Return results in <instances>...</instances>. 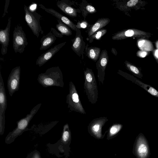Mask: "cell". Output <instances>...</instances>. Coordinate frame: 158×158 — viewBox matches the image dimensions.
Here are the masks:
<instances>
[{
    "mask_svg": "<svg viewBox=\"0 0 158 158\" xmlns=\"http://www.w3.org/2000/svg\"><path fill=\"white\" fill-rule=\"evenodd\" d=\"M30 158H40L39 153L35 152L33 153Z\"/></svg>",
    "mask_w": 158,
    "mask_h": 158,
    "instance_id": "obj_34",
    "label": "cell"
},
{
    "mask_svg": "<svg viewBox=\"0 0 158 158\" xmlns=\"http://www.w3.org/2000/svg\"><path fill=\"white\" fill-rule=\"evenodd\" d=\"M107 32V30L106 29H102L93 34L89 37H87V40H89L90 43L93 42L94 39L100 40Z\"/></svg>",
    "mask_w": 158,
    "mask_h": 158,
    "instance_id": "obj_27",
    "label": "cell"
},
{
    "mask_svg": "<svg viewBox=\"0 0 158 158\" xmlns=\"http://www.w3.org/2000/svg\"><path fill=\"white\" fill-rule=\"evenodd\" d=\"M123 127V125L118 123L112 125L107 131V139L109 140L115 137L121 130Z\"/></svg>",
    "mask_w": 158,
    "mask_h": 158,
    "instance_id": "obj_22",
    "label": "cell"
},
{
    "mask_svg": "<svg viewBox=\"0 0 158 158\" xmlns=\"http://www.w3.org/2000/svg\"><path fill=\"white\" fill-rule=\"evenodd\" d=\"M109 60L107 51L106 49L102 50L99 58L96 63L97 70V76L99 83L103 84L105 80V70Z\"/></svg>",
    "mask_w": 158,
    "mask_h": 158,
    "instance_id": "obj_11",
    "label": "cell"
},
{
    "mask_svg": "<svg viewBox=\"0 0 158 158\" xmlns=\"http://www.w3.org/2000/svg\"><path fill=\"white\" fill-rule=\"evenodd\" d=\"M108 120V119L105 117H100L93 119L88 126V131L89 134L98 139H103L107 131L102 135V128Z\"/></svg>",
    "mask_w": 158,
    "mask_h": 158,
    "instance_id": "obj_8",
    "label": "cell"
},
{
    "mask_svg": "<svg viewBox=\"0 0 158 158\" xmlns=\"http://www.w3.org/2000/svg\"><path fill=\"white\" fill-rule=\"evenodd\" d=\"M24 18L27 25L34 34L38 38L40 33L41 34L44 33L40 24L41 15L36 11L32 10L25 5H24Z\"/></svg>",
    "mask_w": 158,
    "mask_h": 158,
    "instance_id": "obj_4",
    "label": "cell"
},
{
    "mask_svg": "<svg viewBox=\"0 0 158 158\" xmlns=\"http://www.w3.org/2000/svg\"><path fill=\"white\" fill-rule=\"evenodd\" d=\"M21 74L20 66L14 68L10 73L7 81V87L9 94L12 97L19 89Z\"/></svg>",
    "mask_w": 158,
    "mask_h": 158,
    "instance_id": "obj_10",
    "label": "cell"
},
{
    "mask_svg": "<svg viewBox=\"0 0 158 158\" xmlns=\"http://www.w3.org/2000/svg\"><path fill=\"white\" fill-rule=\"evenodd\" d=\"M37 80L39 83L45 88L51 86L63 87L64 85L62 73L59 66L48 69L45 73L38 75Z\"/></svg>",
    "mask_w": 158,
    "mask_h": 158,
    "instance_id": "obj_1",
    "label": "cell"
},
{
    "mask_svg": "<svg viewBox=\"0 0 158 158\" xmlns=\"http://www.w3.org/2000/svg\"><path fill=\"white\" fill-rule=\"evenodd\" d=\"M13 47L15 53H22L28 44L26 34L22 27L19 25L16 26L13 33Z\"/></svg>",
    "mask_w": 158,
    "mask_h": 158,
    "instance_id": "obj_6",
    "label": "cell"
},
{
    "mask_svg": "<svg viewBox=\"0 0 158 158\" xmlns=\"http://www.w3.org/2000/svg\"><path fill=\"white\" fill-rule=\"evenodd\" d=\"M112 53L115 56H116L117 54V52L116 50L113 48H112L111 50Z\"/></svg>",
    "mask_w": 158,
    "mask_h": 158,
    "instance_id": "obj_35",
    "label": "cell"
},
{
    "mask_svg": "<svg viewBox=\"0 0 158 158\" xmlns=\"http://www.w3.org/2000/svg\"><path fill=\"white\" fill-rule=\"evenodd\" d=\"M66 43V42H64L56 45L42 54L37 59L36 65H38L39 67L42 66L51 59Z\"/></svg>",
    "mask_w": 158,
    "mask_h": 158,
    "instance_id": "obj_14",
    "label": "cell"
},
{
    "mask_svg": "<svg viewBox=\"0 0 158 158\" xmlns=\"http://www.w3.org/2000/svg\"><path fill=\"white\" fill-rule=\"evenodd\" d=\"M7 106V100L2 77L0 71V133L3 134L5 123V113Z\"/></svg>",
    "mask_w": 158,
    "mask_h": 158,
    "instance_id": "obj_9",
    "label": "cell"
},
{
    "mask_svg": "<svg viewBox=\"0 0 158 158\" xmlns=\"http://www.w3.org/2000/svg\"><path fill=\"white\" fill-rule=\"evenodd\" d=\"M157 62L158 64V59L157 60Z\"/></svg>",
    "mask_w": 158,
    "mask_h": 158,
    "instance_id": "obj_38",
    "label": "cell"
},
{
    "mask_svg": "<svg viewBox=\"0 0 158 158\" xmlns=\"http://www.w3.org/2000/svg\"><path fill=\"white\" fill-rule=\"evenodd\" d=\"M84 88L89 101L96 103L98 98V86L95 77L92 69L87 68L84 71Z\"/></svg>",
    "mask_w": 158,
    "mask_h": 158,
    "instance_id": "obj_2",
    "label": "cell"
},
{
    "mask_svg": "<svg viewBox=\"0 0 158 158\" xmlns=\"http://www.w3.org/2000/svg\"><path fill=\"white\" fill-rule=\"evenodd\" d=\"M85 54L90 59L96 62L98 59L101 53V48L96 47H89L87 44L85 48Z\"/></svg>",
    "mask_w": 158,
    "mask_h": 158,
    "instance_id": "obj_21",
    "label": "cell"
},
{
    "mask_svg": "<svg viewBox=\"0 0 158 158\" xmlns=\"http://www.w3.org/2000/svg\"><path fill=\"white\" fill-rule=\"evenodd\" d=\"M117 73L140 86L152 96L158 98V91L151 86L143 82L133 76L119 70Z\"/></svg>",
    "mask_w": 158,
    "mask_h": 158,
    "instance_id": "obj_12",
    "label": "cell"
},
{
    "mask_svg": "<svg viewBox=\"0 0 158 158\" xmlns=\"http://www.w3.org/2000/svg\"><path fill=\"white\" fill-rule=\"evenodd\" d=\"M57 21L56 28L63 35L68 36L72 35V31L67 25L58 19Z\"/></svg>",
    "mask_w": 158,
    "mask_h": 158,
    "instance_id": "obj_24",
    "label": "cell"
},
{
    "mask_svg": "<svg viewBox=\"0 0 158 158\" xmlns=\"http://www.w3.org/2000/svg\"><path fill=\"white\" fill-rule=\"evenodd\" d=\"M75 36L71 40L72 50L79 56H82V59H84V51L85 47V43L81 34L80 29H77Z\"/></svg>",
    "mask_w": 158,
    "mask_h": 158,
    "instance_id": "obj_13",
    "label": "cell"
},
{
    "mask_svg": "<svg viewBox=\"0 0 158 158\" xmlns=\"http://www.w3.org/2000/svg\"><path fill=\"white\" fill-rule=\"evenodd\" d=\"M56 5L58 8L64 13L71 17H76L77 16V9L69 4L65 0L58 1Z\"/></svg>",
    "mask_w": 158,
    "mask_h": 158,
    "instance_id": "obj_18",
    "label": "cell"
},
{
    "mask_svg": "<svg viewBox=\"0 0 158 158\" xmlns=\"http://www.w3.org/2000/svg\"><path fill=\"white\" fill-rule=\"evenodd\" d=\"M145 32L135 29H124L114 33L112 37L114 40H121L128 37L146 35Z\"/></svg>",
    "mask_w": 158,
    "mask_h": 158,
    "instance_id": "obj_16",
    "label": "cell"
},
{
    "mask_svg": "<svg viewBox=\"0 0 158 158\" xmlns=\"http://www.w3.org/2000/svg\"><path fill=\"white\" fill-rule=\"evenodd\" d=\"M39 6L41 8L56 17L58 19L60 20L68 26L72 30L75 31H77V28L76 27V25L67 17L52 8H46L42 4H39Z\"/></svg>",
    "mask_w": 158,
    "mask_h": 158,
    "instance_id": "obj_17",
    "label": "cell"
},
{
    "mask_svg": "<svg viewBox=\"0 0 158 158\" xmlns=\"http://www.w3.org/2000/svg\"><path fill=\"white\" fill-rule=\"evenodd\" d=\"M138 2V0H130L127 2L126 5L129 7H132L136 5Z\"/></svg>",
    "mask_w": 158,
    "mask_h": 158,
    "instance_id": "obj_31",
    "label": "cell"
},
{
    "mask_svg": "<svg viewBox=\"0 0 158 158\" xmlns=\"http://www.w3.org/2000/svg\"><path fill=\"white\" fill-rule=\"evenodd\" d=\"M9 2L10 0H7V1H6V3L5 5V9H4V13L3 14V16L2 17H3L5 15L6 13H8L7 11V9L8 7L9 6Z\"/></svg>",
    "mask_w": 158,
    "mask_h": 158,
    "instance_id": "obj_32",
    "label": "cell"
},
{
    "mask_svg": "<svg viewBox=\"0 0 158 158\" xmlns=\"http://www.w3.org/2000/svg\"><path fill=\"white\" fill-rule=\"evenodd\" d=\"M136 158H149L150 150L148 143L144 135L140 133L136 137L133 150Z\"/></svg>",
    "mask_w": 158,
    "mask_h": 158,
    "instance_id": "obj_7",
    "label": "cell"
},
{
    "mask_svg": "<svg viewBox=\"0 0 158 158\" xmlns=\"http://www.w3.org/2000/svg\"><path fill=\"white\" fill-rule=\"evenodd\" d=\"M56 39V37L50 31L46 35L43 36L41 39V46L40 48V50H45L49 48Z\"/></svg>",
    "mask_w": 158,
    "mask_h": 158,
    "instance_id": "obj_20",
    "label": "cell"
},
{
    "mask_svg": "<svg viewBox=\"0 0 158 158\" xmlns=\"http://www.w3.org/2000/svg\"><path fill=\"white\" fill-rule=\"evenodd\" d=\"M125 65L127 69L136 77L142 78L143 75L138 68L128 61L124 62Z\"/></svg>",
    "mask_w": 158,
    "mask_h": 158,
    "instance_id": "obj_26",
    "label": "cell"
},
{
    "mask_svg": "<svg viewBox=\"0 0 158 158\" xmlns=\"http://www.w3.org/2000/svg\"><path fill=\"white\" fill-rule=\"evenodd\" d=\"M71 137V132L69 124L66 123L63 126L61 139L62 143L64 144H70Z\"/></svg>",
    "mask_w": 158,
    "mask_h": 158,
    "instance_id": "obj_25",
    "label": "cell"
},
{
    "mask_svg": "<svg viewBox=\"0 0 158 158\" xmlns=\"http://www.w3.org/2000/svg\"><path fill=\"white\" fill-rule=\"evenodd\" d=\"M66 102L68 104V108L71 111L86 114L76 87L72 81L69 83V92L66 96Z\"/></svg>",
    "mask_w": 158,
    "mask_h": 158,
    "instance_id": "obj_5",
    "label": "cell"
},
{
    "mask_svg": "<svg viewBox=\"0 0 158 158\" xmlns=\"http://www.w3.org/2000/svg\"><path fill=\"white\" fill-rule=\"evenodd\" d=\"M80 8L82 15L84 20H85L88 14H94L97 12L96 8L88 3H82L80 6Z\"/></svg>",
    "mask_w": 158,
    "mask_h": 158,
    "instance_id": "obj_23",
    "label": "cell"
},
{
    "mask_svg": "<svg viewBox=\"0 0 158 158\" xmlns=\"http://www.w3.org/2000/svg\"><path fill=\"white\" fill-rule=\"evenodd\" d=\"M50 31H52L56 37L59 38H62L63 37V35L60 33L58 32L54 28L52 27H51Z\"/></svg>",
    "mask_w": 158,
    "mask_h": 158,
    "instance_id": "obj_30",
    "label": "cell"
},
{
    "mask_svg": "<svg viewBox=\"0 0 158 158\" xmlns=\"http://www.w3.org/2000/svg\"><path fill=\"white\" fill-rule=\"evenodd\" d=\"M156 45L157 48H158V41L156 43Z\"/></svg>",
    "mask_w": 158,
    "mask_h": 158,
    "instance_id": "obj_37",
    "label": "cell"
},
{
    "mask_svg": "<svg viewBox=\"0 0 158 158\" xmlns=\"http://www.w3.org/2000/svg\"><path fill=\"white\" fill-rule=\"evenodd\" d=\"M90 26L88 22L84 19L78 21L76 25V28L79 29L88 28Z\"/></svg>",
    "mask_w": 158,
    "mask_h": 158,
    "instance_id": "obj_29",
    "label": "cell"
},
{
    "mask_svg": "<svg viewBox=\"0 0 158 158\" xmlns=\"http://www.w3.org/2000/svg\"><path fill=\"white\" fill-rule=\"evenodd\" d=\"M138 53V56L142 57H145L147 55V53L144 51H139Z\"/></svg>",
    "mask_w": 158,
    "mask_h": 158,
    "instance_id": "obj_33",
    "label": "cell"
},
{
    "mask_svg": "<svg viewBox=\"0 0 158 158\" xmlns=\"http://www.w3.org/2000/svg\"><path fill=\"white\" fill-rule=\"evenodd\" d=\"M110 22V19L107 18H102L99 19L93 24L90 25L87 29L88 37L93 34L102 29L108 24Z\"/></svg>",
    "mask_w": 158,
    "mask_h": 158,
    "instance_id": "obj_19",
    "label": "cell"
},
{
    "mask_svg": "<svg viewBox=\"0 0 158 158\" xmlns=\"http://www.w3.org/2000/svg\"><path fill=\"white\" fill-rule=\"evenodd\" d=\"M41 105L42 104L40 103L36 105L25 117L17 122L16 127L12 131L10 132L6 137L5 142L6 143H10L12 142L16 138L27 129L30 121L37 113Z\"/></svg>",
    "mask_w": 158,
    "mask_h": 158,
    "instance_id": "obj_3",
    "label": "cell"
},
{
    "mask_svg": "<svg viewBox=\"0 0 158 158\" xmlns=\"http://www.w3.org/2000/svg\"><path fill=\"white\" fill-rule=\"evenodd\" d=\"M155 55L158 58V50H156L155 51Z\"/></svg>",
    "mask_w": 158,
    "mask_h": 158,
    "instance_id": "obj_36",
    "label": "cell"
},
{
    "mask_svg": "<svg viewBox=\"0 0 158 158\" xmlns=\"http://www.w3.org/2000/svg\"><path fill=\"white\" fill-rule=\"evenodd\" d=\"M11 17L8 19V23L4 29L0 30V43L1 44V52L2 55L7 53L10 42V32Z\"/></svg>",
    "mask_w": 158,
    "mask_h": 158,
    "instance_id": "obj_15",
    "label": "cell"
},
{
    "mask_svg": "<svg viewBox=\"0 0 158 158\" xmlns=\"http://www.w3.org/2000/svg\"><path fill=\"white\" fill-rule=\"evenodd\" d=\"M139 47L142 50L150 51L152 49L151 43L148 41L145 40H140L138 42Z\"/></svg>",
    "mask_w": 158,
    "mask_h": 158,
    "instance_id": "obj_28",
    "label": "cell"
}]
</instances>
